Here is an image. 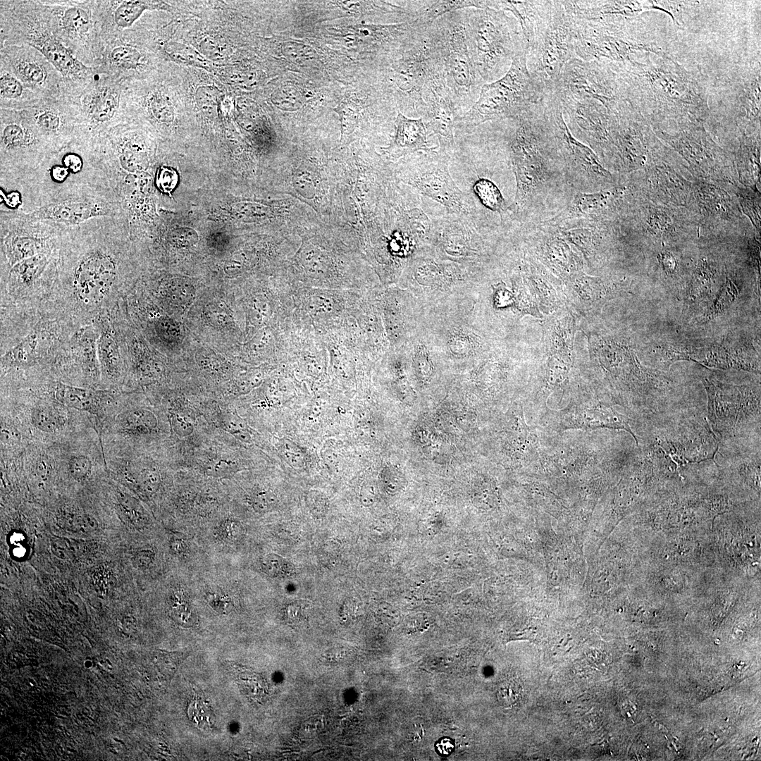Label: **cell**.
Listing matches in <instances>:
<instances>
[{
  "mask_svg": "<svg viewBox=\"0 0 761 761\" xmlns=\"http://www.w3.org/2000/svg\"><path fill=\"white\" fill-rule=\"evenodd\" d=\"M49 392L54 402L76 410L99 416L113 400V393L109 390H97L54 382Z\"/></svg>",
  "mask_w": 761,
  "mask_h": 761,
  "instance_id": "obj_29",
  "label": "cell"
},
{
  "mask_svg": "<svg viewBox=\"0 0 761 761\" xmlns=\"http://www.w3.org/2000/svg\"><path fill=\"white\" fill-rule=\"evenodd\" d=\"M113 311L99 316L94 321L97 324L99 330L97 356L101 380L109 385L118 380L121 371L120 345Z\"/></svg>",
  "mask_w": 761,
  "mask_h": 761,
  "instance_id": "obj_30",
  "label": "cell"
},
{
  "mask_svg": "<svg viewBox=\"0 0 761 761\" xmlns=\"http://www.w3.org/2000/svg\"><path fill=\"white\" fill-rule=\"evenodd\" d=\"M473 192L486 208L500 212L505 209L504 198L497 187L486 178H479L473 185Z\"/></svg>",
  "mask_w": 761,
  "mask_h": 761,
  "instance_id": "obj_39",
  "label": "cell"
},
{
  "mask_svg": "<svg viewBox=\"0 0 761 761\" xmlns=\"http://www.w3.org/2000/svg\"><path fill=\"white\" fill-rule=\"evenodd\" d=\"M299 244L284 264V278L302 285L361 292L367 261L354 232L321 219L299 230Z\"/></svg>",
  "mask_w": 761,
  "mask_h": 761,
  "instance_id": "obj_2",
  "label": "cell"
},
{
  "mask_svg": "<svg viewBox=\"0 0 761 761\" xmlns=\"http://www.w3.org/2000/svg\"><path fill=\"white\" fill-rule=\"evenodd\" d=\"M209 605L217 612L228 614L232 607L231 601L227 595L219 593H211L207 596Z\"/></svg>",
  "mask_w": 761,
  "mask_h": 761,
  "instance_id": "obj_53",
  "label": "cell"
},
{
  "mask_svg": "<svg viewBox=\"0 0 761 761\" xmlns=\"http://www.w3.org/2000/svg\"><path fill=\"white\" fill-rule=\"evenodd\" d=\"M51 550L54 555L61 559H70L73 556V550L70 544L61 538H53L51 540Z\"/></svg>",
  "mask_w": 761,
  "mask_h": 761,
  "instance_id": "obj_54",
  "label": "cell"
},
{
  "mask_svg": "<svg viewBox=\"0 0 761 761\" xmlns=\"http://www.w3.org/2000/svg\"><path fill=\"white\" fill-rule=\"evenodd\" d=\"M545 95L528 69L526 50H524L514 56L502 77L483 85L476 102L456 118L455 128L469 132L487 122L516 118L543 101Z\"/></svg>",
  "mask_w": 761,
  "mask_h": 761,
  "instance_id": "obj_6",
  "label": "cell"
},
{
  "mask_svg": "<svg viewBox=\"0 0 761 761\" xmlns=\"http://www.w3.org/2000/svg\"><path fill=\"white\" fill-rule=\"evenodd\" d=\"M20 111L54 153L73 142L76 129L75 107L71 96L66 91Z\"/></svg>",
  "mask_w": 761,
  "mask_h": 761,
  "instance_id": "obj_22",
  "label": "cell"
},
{
  "mask_svg": "<svg viewBox=\"0 0 761 761\" xmlns=\"http://www.w3.org/2000/svg\"><path fill=\"white\" fill-rule=\"evenodd\" d=\"M60 522L66 529L79 533H91L98 528L97 519L86 513H64L60 518Z\"/></svg>",
  "mask_w": 761,
  "mask_h": 761,
  "instance_id": "obj_42",
  "label": "cell"
},
{
  "mask_svg": "<svg viewBox=\"0 0 761 761\" xmlns=\"http://www.w3.org/2000/svg\"><path fill=\"white\" fill-rule=\"evenodd\" d=\"M474 216L448 212L431 219V245L444 256L454 259H469L478 254L481 238L477 233Z\"/></svg>",
  "mask_w": 761,
  "mask_h": 761,
  "instance_id": "obj_25",
  "label": "cell"
},
{
  "mask_svg": "<svg viewBox=\"0 0 761 761\" xmlns=\"http://www.w3.org/2000/svg\"><path fill=\"white\" fill-rule=\"evenodd\" d=\"M168 55L180 62L202 64L204 59L192 48L179 43H169L164 47Z\"/></svg>",
  "mask_w": 761,
  "mask_h": 761,
  "instance_id": "obj_46",
  "label": "cell"
},
{
  "mask_svg": "<svg viewBox=\"0 0 761 761\" xmlns=\"http://www.w3.org/2000/svg\"><path fill=\"white\" fill-rule=\"evenodd\" d=\"M54 152L20 111L0 109L1 172L20 176L37 168Z\"/></svg>",
  "mask_w": 761,
  "mask_h": 761,
  "instance_id": "obj_19",
  "label": "cell"
},
{
  "mask_svg": "<svg viewBox=\"0 0 761 761\" xmlns=\"http://www.w3.org/2000/svg\"><path fill=\"white\" fill-rule=\"evenodd\" d=\"M240 531V526L236 522L228 521L221 525L220 533L223 538L233 540L238 537Z\"/></svg>",
  "mask_w": 761,
  "mask_h": 761,
  "instance_id": "obj_56",
  "label": "cell"
},
{
  "mask_svg": "<svg viewBox=\"0 0 761 761\" xmlns=\"http://www.w3.org/2000/svg\"><path fill=\"white\" fill-rule=\"evenodd\" d=\"M423 120L428 132L438 142L437 151L451 159L454 149V129L459 116L452 97L442 75L432 79L426 85Z\"/></svg>",
  "mask_w": 761,
  "mask_h": 761,
  "instance_id": "obj_23",
  "label": "cell"
},
{
  "mask_svg": "<svg viewBox=\"0 0 761 761\" xmlns=\"http://www.w3.org/2000/svg\"><path fill=\"white\" fill-rule=\"evenodd\" d=\"M70 476L77 481L87 480L92 474L93 464L90 458L82 454L72 455L67 466Z\"/></svg>",
  "mask_w": 761,
  "mask_h": 761,
  "instance_id": "obj_45",
  "label": "cell"
},
{
  "mask_svg": "<svg viewBox=\"0 0 761 761\" xmlns=\"http://www.w3.org/2000/svg\"><path fill=\"white\" fill-rule=\"evenodd\" d=\"M188 712L193 722L202 728L210 727L214 724L212 710L202 701H194L191 704Z\"/></svg>",
  "mask_w": 761,
  "mask_h": 761,
  "instance_id": "obj_47",
  "label": "cell"
},
{
  "mask_svg": "<svg viewBox=\"0 0 761 761\" xmlns=\"http://www.w3.org/2000/svg\"><path fill=\"white\" fill-rule=\"evenodd\" d=\"M254 509L258 512H266L273 509L277 502L276 495L268 490H258L252 497Z\"/></svg>",
  "mask_w": 761,
  "mask_h": 761,
  "instance_id": "obj_49",
  "label": "cell"
},
{
  "mask_svg": "<svg viewBox=\"0 0 761 761\" xmlns=\"http://www.w3.org/2000/svg\"><path fill=\"white\" fill-rule=\"evenodd\" d=\"M417 19L431 24L443 16L466 8L490 7V1H414Z\"/></svg>",
  "mask_w": 761,
  "mask_h": 761,
  "instance_id": "obj_35",
  "label": "cell"
},
{
  "mask_svg": "<svg viewBox=\"0 0 761 761\" xmlns=\"http://www.w3.org/2000/svg\"><path fill=\"white\" fill-rule=\"evenodd\" d=\"M305 502L310 512L316 517L326 515L328 509L327 497L316 490L308 491L305 495Z\"/></svg>",
  "mask_w": 761,
  "mask_h": 761,
  "instance_id": "obj_48",
  "label": "cell"
},
{
  "mask_svg": "<svg viewBox=\"0 0 761 761\" xmlns=\"http://www.w3.org/2000/svg\"><path fill=\"white\" fill-rule=\"evenodd\" d=\"M171 547L178 554H180L184 551V544L180 540H173L171 543Z\"/></svg>",
  "mask_w": 761,
  "mask_h": 761,
  "instance_id": "obj_60",
  "label": "cell"
},
{
  "mask_svg": "<svg viewBox=\"0 0 761 761\" xmlns=\"http://www.w3.org/2000/svg\"><path fill=\"white\" fill-rule=\"evenodd\" d=\"M659 261L662 268L667 273L672 274L676 268V260L672 253L663 252L659 256Z\"/></svg>",
  "mask_w": 761,
  "mask_h": 761,
  "instance_id": "obj_57",
  "label": "cell"
},
{
  "mask_svg": "<svg viewBox=\"0 0 761 761\" xmlns=\"http://www.w3.org/2000/svg\"><path fill=\"white\" fill-rule=\"evenodd\" d=\"M261 565L263 571L272 577H289L294 574L295 567L292 563L276 554L264 556Z\"/></svg>",
  "mask_w": 761,
  "mask_h": 761,
  "instance_id": "obj_43",
  "label": "cell"
},
{
  "mask_svg": "<svg viewBox=\"0 0 761 761\" xmlns=\"http://www.w3.org/2000/svg\"><path fill=\"white\" fill-rule=\"evenodd\" d=\"M552 93L558 98L597 103L611 113L629 102L617 75L608 65L576 57L565 65Z\"/></svg>",
  "mask_w": 761,
  "mask_h": 761,
  "instance_id": "obj_16",
  "label": "cell"
},
{
  "mask_svg": "<svg viewBox=\"0 0 761 761\" xmlns=\"http://www.w3.org/2000/svg\"><path fill=\"white\" fill-rule=\"evenodd\" d=\"M278 450L282 459L295 469L306 468L308 457L304 450L292 440L282 438L278 444Z\"/></svg>",
  "mask_w": 761,
  "mask_h": 761,
  "instance_id": "obj_41",
  "label": "cell"
},
{
  "mask_svg": "<svg viewBox=\"0 0 761 761\" xmlns=\"http://www.w3.org/2000/svg\"><path fill=\"white\" fill-rule=\"evenodd\" d=\"M436 750L441 755H447L454 750V743L448 738H443L436 743Z\"/></svg>",
  "mask_w": 761,
  "mask_h": 761,
  "instance_id": "obj_59",
  "label": "cell"
},
{
  "mask_svg": "<svg viewBox=\"0 0 761 761\" xmlns=\"http://www.w3.org/2000/svg\"><path fill=\"white\" fill-rule=\"evenodd\" d=\"M99 330L97 324L79 326L60 351L56 361H70L79 366L87 381L97 384L101 380L97 356Z\"/></svg>",
  "mask_w": 761,
  "mask_h": 761,
  "instance_id": "obj_27",
  "label": "cell"
},
{
  "mask_svg": "<svg viewBox=\"0 0 761 761\" xmlns=\"http://www.w3.org/2000/svg\"><path fill=\"white\" fill-rule=\"evenodd\" d=\"M450 160L436 150L418 151L401 158L392 167L401 183L438 202L448 212L475 216L474 200L453 180L449 171Z\"/></svg>",
  "mask_w": 761,
  "mask_h": 761,
  "instance_id": "obj_13",
  "label": "cell"
},
{
  "mask_svg": "<svg viewBox=\"0 0 761 761\" xmlns=\"http://www.w3.org/2000/svg\"><path fill=\"white\" fill-rule=\"evenodd\" d=\"M291 284V329L323 335L340 328L361 292Z\"/></svg>",
  "mask_w": 761,
  "mask_h": 761,
  "instance_id": "obj_15",
  "label": "cell"
},
{
  "mask_svg": "<svg viewBox=\"0 0 761 761\" xmlns=\"http://www.w3.org/2000/svg\"><path fill=\"white\" fill-rule=\"evenodd\" d=\"M417 196L404 204L383 234L364 252L378 275L388 280L421 246L431 245V219L419 206Z\"/></svg>",
  "mask_w": 761,
  "mask_h": 761,
  "instance_id": "obj_9",
  "label": "cell"
},
{
  "mask_svg": "<svg viewBox=\"0 0 761 761\" xmlns=\"http://www.w3.org/2000/svg\"><path fill=\"white\" fill-rule=\"evenodd\" d=\"M563 427L581 429L607 428L625 430L631 433L638 444V440L631 430L628 420L612 408L595 407L568 411L564 416Z\"/></svg>",
  "mask_w": 761,
  "mask_h": 761,
  "instance_id": "obj_31",
  "label": "cell"
},
{
  "mask_svg": "<svg viewBox=\"0 0 761 761\" xmlns=\"http://www.w3.org/2000/svg\"><path fill=\"white\" fill-rule=\"evenodd\" d=\"M117 425L121 432L144 433L154 428L155 420L147 411L134 410L120 414L118 418Z\"/></svg>",
  "mask_w": 761,
  "mask_h": 761,
  "instance_id": "obj_38",
  "label": "cell"
},
{
  "mask_svg": "<svg viewBox=\"0 0 761 761\" xmlns=\"http://www.w3.org/2000/svg\"><path fill=\"white\" fill-rule=\"evenodd\" d=\"M70 96L76 112L73 142L94 148L109 131L123 124L127 111L123 82L97 72L90 83Z\"/></svg>",
  "mask_w": 761,
  "mask_h": 761,
  "instance_id": "obj_12",
  "label": "cell"
},
{
  "mask_svg": "<svg viewBox=\"0 0 761 761\" xmlns=\"http://www.w3.org/2000/svg\"><path fill=\"white\" fill-rule=\"evenodd\" d=\"M667 137L671 144L692 163L703 166L714 161L717 148L703 132L688 130Z\"/></svg>",
  "mask_w": 761,
  "mask_h": 761,
  "instance_id": "obj_33",
  "label": "cell"
},
{
  "mask_svg": "<svg viewBox=\"0 0 761 761\" xmlns=\"http://www.w3.org/2000/svg\"><path fill=\"white\" fill-rule=\"evenodd\" d=\"M667 218L662 214H654L650 216V225L655 232H662L667 225Z\"/></svg>",
  "mask_w": 761,
  "mask_h": 761,
  "instance_id": "obj_58",
  "label": "cell"
},
{
  "mask_svg": "<svg viewBox=\"0 0 761 761\" xmlns=\"http://www.w3.org/2000/svg\"><path fill=\"white\" fill-rule=\"evenodd\" d=\"M737 294V290L731 280H727L724 286L718 299L714 305V310L710 314V316L714 317L718 313L724 310L734 301Z\"/></svg>",
  "mask_w": 761,
  "mask_h": 761,
  "instance_id": "obj_52",
  "label": "cell"
},
{
  "mask_svg": "<svg viewBox=\"0 0 761 761\" xmlns=\"http://www.w3.org/2000/svg\"><path fill=\"white\" fill-rule=\"evenodd\" d=\"M154 554L150 550H142L135 553L132 559L133 564L140 569H147L153 562Z\"/></svg>",
  "mask_w": 761,
  "mask_h": 761,
  "instance_id": "obj_55",
  "label": "cell"
},
{
  "mask_svg": "<svg viewBox=\"0 0 761 761\" xmlns=\"http://www.w3.org/2000/svg\"><path fill=\"white\" fill-rule=\"evenodd\" d=\"M111 188L87 184L56 194L30 211H19L26 218L69 228L96 218L113 216Z\"/></svg>",
  "mask_w": 761,
  "mask_h": 761,
  "instance_id": "obj_17",
  "label": "cell"
},
{
  "mask_svg": "<svg viewBox=\"0 0 761 761\" xmlns=\"http://www.w3.org/2000/svg\"><path fill=\"white\" fill-rule=\"evenodd\" d=\"M47 23L75 57L95 68L104 42L95 0H37Z\"/></svg>",
  "mask_w": 761,
  "mask_h": 761,
  "instance_id": "obj_10",
  "label": "cell"
},
{
  "mask_svg": "<svg viewBox=\"0 0 761 761\" xmlns=\"http://www.w3.org/2000/svg\"><path fill=\"white\" fill-rule=\"evenodd\" d=\"M653 446L678 469L686 464L712 459L719 449V440L708 423L704 421L686 426L674 435L657 437Z\"/></svg>",
  "mask_w": 761,
  "mask_h": 761,
  "instance_id": "obj_24",
  "label": "cell"
},
{
  "mask_svg": "<svg viewBox=\"0 0 761 761\" xmlns=\"http://www.w3.org/2000/svg\"><path fill=\"white\" fill-rule=\"evenodd\" d=\"M0 66L12 73L27 88L45 99L66 91L56 68L37 49L25 44H0Z\"/></svg>",
  "mask_w": 761,
  "mask_h": 761,
  "instance_id": "obj_21",
  "label": "cell"
},
{
  "mask_svg": "<svg viewBox=\"0 0 761 761\" xmlns=\"http://www.w3.org/2000/svg\"><path fill=\"white\" fill-rule=\"evenodd\" d=\"M738 97V109L748 119L760 120V70L747 78Z\"/></svg>",
  "mask_w": 761,
  "mask_h": 761,
  "instance_id": "obj_37",
  "label": "cell"
},
{
  "mask_svg": "<svg viewBox=\"0 0 761 761\" xmlns=\"http://www.w3.org/2000/svg\"><path fill=\"white\" fill-rule=\"evenodd\" d=\"M638 59L609 66L617 75L628 101L641 111L655 110L700 119L708 110L705 93L698 82L671 59Z\"/></svg>",
  "mask_w": 761,
  "mask_h": 761,
  "instance_id": "obj_3",
  "label": "cell"
},
{
  "mask_svg": "<svg viewBox=\"0 0 761 761\" xmlns=\"http://www.w3.org/2000/svg\"><path fill=\"white\" fill-rule=\"evenodd\" d=\"M431 27L441 74L459 117L476 102L484 84L469 50L462 10L443 16Z\"/></svg>",
  "mask_w": 761,
  "mask_h": 761,
  "instance_id": "obj_7",
  "label": "cell"
},
{
  "mask_svg": "<svg viewBox=\"0 0 761 761\" xmlns=\"http://www.w3.org/2000/svg\"><path fill=\"white\" fill-rule=\"evenodd\" d=\"M1 218V251L3 268L35 255L52 252L59 246L64 228L30 221L18 211Z\"/></svg>",
  "mask_w": 761,
  "mask_h": 761,
  "instance_id": "obj_20",
  "label": "cell"
},
{
  "mask_svg": "<svg viewBox=\"0 0 761 761\" xmlns=\"http://www.w3.org/2000/svg\"><path fill=\"white\" fill-rule=\"evenodd\" d=\"M42 100L12 73L0 66V109L23 111Z\"/></svg>",
  "mask_w": 761,
  "mask_h": 761,
  "instance_id": "obj_34",
  "label": "cell"
},
{
  "mask_svg": "<svg viewBox=\"0 0 761 761\" xmlns=\"http://www.w3.org/2000/svg\"><path fill=\"white\" fill-rule=\"evenodd\" d=\"M571 18L576 58L605 64H623L637 59L643 52L658 53L638 38L633 31V19L600 23Z\"/></svg>",
  "mask_w": 761,
  "mask_h": 761,
  "instance_id": "obj_14",
  "label": "cell"
},
{
  "mask_svg": "<svg viewBox=\"0 0 761 761\" xmlns=\"http://www.w3.org/2000/svg\"><path fill=\"white\" fill-rule=\"evenodd\" d=\"M147 66V58L141 48L122 34L107 42L100 61L94 68L99 73L123 82L130 75L140 73Z\"/></svg>",
  "mask_w": 761,
  "mask_h": 761,
  "instance_id": "obj_26",
  "label": "cell"
},
{
  "mask_svg": "<svg viewBox=\"0 0 761 761\" xmlns=\"http://www.w3.org/2000/svg\"><path fill=\"white\" fill-rule=\"evenodd\" d=\"M119 506L126 516L135 524H140L144 522V517L142 512L133 499L127 495L120 494L118 497Z\"/></svg>",
  "mask_w": 761,
  "mask_h": 761,
  "instance_id": "obj_51",
  "label": "cell"
},
{
  "mask_svg": "<svg viewBox=\"0 0 761 761\" xmlns=\"http://www.w3.org/2000/svg\"><path fill=\"white\" fill-rule=\"evenodd\" d=\"M551 3L552 1H490V7L513 15L519 25L527 48Z\"/></svg>",
  "mask_w": 761,
  "mask_h": 761,
  "instance_id": "obj_32",
  "label": "cell"
},
{
  "mask_svg": "<svg viewBox=\"0 0 761 761\" xmlns=\"http://www.w3.org/2000/svg\"><path fill=\"white\" fill-rule=\"evenodd\" d=\"M170 611L173 620L182 626H192L196 622L195 611L185 594L179 590L172 593L170 598Z\"/></svg>",
  "mask_w": 761,
  "mask_h": 761,
  "instance_id": "obj_40",
  "label": "cell"
},
{
  "mask_svg": "<svg viewBox=\"0 0 761 761\" xmlns=\"http://www.w3.org/2000/svg\"><path fill=\"white\" fill-rule=\"evenodd\" d=\"M30 420L36 429L47 433L60 431L66 423L65 416L60 410L48 403H40L34 406L31 409Z\"/></svg>",
  "mask_w": 761,
  "mask_h": 761,
  "instance_id": "obj_36",
  "label": "cell"
},
{
  "mask_svg": "<svg viewBox=\"0 0 761 761\" xmlns=\"http://www.w3.org/2000/svg\"><path fill=\"white\" fill-rule=\"evenodd\" d=\"M332 455H334V452H332ZM328 456H331V455H330V454H329ZM333 459H334V458L333 457V458H332V462H333Z\"/></svg>",
  "mask_w": 761,
  "mask_h": 761,
  "instance_id": "obj_61",
  "label": "cell"
},
{
  "mask_svg": "<svg viewBox=\"0 0 761 761\" xmlns=\"http://www.w3.org/2000/svg\"><path fill=\"white\" fill-rule=\"evenodd\" d=\"M397 54L390 76L401 110L411 118H422L426 85L437 75H442L431 24L422 25Z\"/></svg>",
  "mask_w": 761,
  "mask_h": 761,
  "instance_id": "obj_8",
  "label": "cell"
},
{
  "mask_svg": "<svg viewBox=\"0 0 761 761\" xmlns=\"http://www.w3.org/2000/svg\"><path fill=\"white\" fill-rule=\"evenodd\" d=\"M111 218H93L62 233L49 305L79 326L111 312L117 302L119 263Z\"/></svg>",
  "mask_w": 761,
  "mask_h": 761,
  "instance_id": "obj_1",
  "label": "cell"
},
{
  "mask_svg": "<svg viewBox=\"0 0 761 761\" xmlns=\"http://www.w3.org/2000/svg\"><path fill=\"white\" fill-rule=\"evenodd\" d=\"M706 263L700 264L695 272L690 285L689 296L695 300L710 293L712 283V274Z\"/></svg>",
  "mask_w": 761,
  "mask_h": 761,
  "instance_id": "obj_44",
  "label": "cell"
},
{
  "mask_svg": "<svg viewBox=\"0 0 761 761\" xmlns=\"http://www.w3.org/2000/svg\"><path fill=\"white\" fill-rule=\"evenodd\" d=\"M28 44L41 52L61 74L70 94H78L97 71L78 61L54 35L37 0H1L0 44Z\"/></svg>",
  "mask_w": 761,
  "mask_h": 761,
  "instance_id": "obj_4",
  "label": "cell"
},
{
  "mask_svg": "<svg viewBox=\"0 0 761 761\" xmlns=\"http://www.w3.org/2000/svg\"><path fill=\"white\" fill-rule=\"evenodd\" d=\"M526 49L531 75L546 94L552 92L565 65L576 57L572 20L561 1H552Z\"/></svg>",
  "mask_w": 761,
  "mask_h": 761,
  "instance_id": "obj_11",
  "label": "cell"
},
{
  "mask_svg": "<svg viewBox=\"0 0 761 761\" xmlns=\"http://www.w3.org/2000/svg\"><path fill=\"white\" fill-rule=\"evenodd\" d=\"M469 50L484 83L502 77L516 55L526 49L516 20L490 7L463 9Z\"/></svg>",
  "mask_w": 761,
  "mask_h": 761,
  "instance_id": "obj_5",
  "label": "cell"
},
{
  "mask_svg": "<svg viewBox=\"0 0 761 761\" xmlns=\"http://www.w3.org/2000/svg\"><path fill=\"white\" fill-rule=\"evenodd\" d=\"M428 133L422 118H413L398 111L394 120V135L389 144L381 148L391 161L415 152H428L438 149L431 146Z\"/></svg>",
  "mask_w": 761,
  "mask_h": 761,
  "instance_id": "obj_28",
  "label": "cell"
},
{
  "mask_svg": "<svg viewBox=\"0 0 761 761\" xmlns=\"http://www.w3.org/2000/svg\"><path fill=\"white\" fill-rule=\"evenodd\" d=\"M707 394L709 426L719 438L736 435L748 423L760 422V394L746 386L703 380Z\"/></svg>",
  "mask_w": 761,
  "mask_h": 761,
  "instance_id": "obj_18",
  "label": "cell"
},
{
  "mask_svg": "<svg viewBox=\"0 0 761 761\" xmlns=\"http://www.w3.org/2000/svg\"><path fill=\"white\" fill-rule=\"evenodd\" d=\"M178 181L177 173L172 168L161 166L156 176V185L163 192L170 193Z\"/></svg>",
  "mask_w": 761,
  "mask_h": 761,
  "instance_id": "obj_50",
  "label": "cell"
}]
</instances>
